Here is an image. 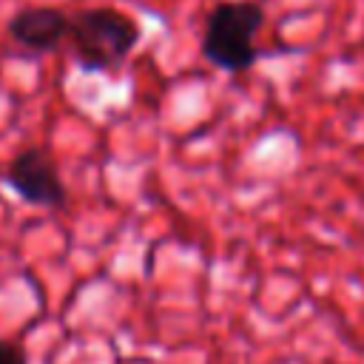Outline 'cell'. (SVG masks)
<instances>
[{"mask_svg": "<svg viewBox=\"0 0 364 364\" xmlns=\"http://www.w3.org/2000/svg\"><path fill=\"white\" fill-rule=\"evenodd\" d=\"M6 182L23 202L37 208H63L68 199L60 171L43 148L20 151L6 168Z\"/></svg>", "mask_w": 364, "mask_h": 364, "instance_id": "obj_3", "label": "cell"}, {"mask_svg": "<svg viewBox=\"0 0 364 364\" xmlns=\"http://www.w3.org/2000/svg\"><path fill=\"white\" fill-rule=\"evenodd\" d=\"M68 26H71V17L65 11L54 6H34V9L17 11L9 20V34L26 51L48 54L63 40H68Z\"/></svg>", "mask_w": 364, "mask_h": 364, "instance_id": "obj_4", "label": "cell"}, {"mask_svg": "<svg viewBox=\"0 0 364 364\" xmlns=\"http://www.w3.org/2000/svg\"><path fill=\"white\" fill-rule=\"evenodd\" d=\"M0 364H28V353L23 344L0 338Z\"/></svg>", "mask_w": 364, "mask_h": 364, "instance_id": "obj_5", "label": "cell"}, {"mask_svg": "<svg viewBox=\"0 0 364 364\" xmlns=\"http://www.w3.org/2000/svg\"><path fill=\"white\" fill-rule=\"evenodd\" d=\"M68 40L74 48V63L88 74H100L125 63V57L139 46L142 28L128 11L100 6L71 17Z\"/></svg>", "mask_w": 364, "mask_h": 364, "instance_id": "obj_1", "label": "cell"}, {"mask_svg": "<svg viewBox=\"0 0 364 364\" xmlns=\"http://www.w3.org/2000/svg\"><path fill=\"white\" fill-rule=\"evenodd\" d=\"M264 23V11L253 0H222L210 9L205 34H202V54L222 71L239 74L247 71L256 60V31Z\"/></svg>", "mask_w": 364, "mask_h": 364, "instance_id": "obj_2", "label": "cell"}]
</instances>
